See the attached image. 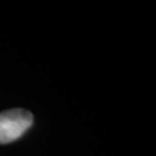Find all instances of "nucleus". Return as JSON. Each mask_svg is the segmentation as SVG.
Masks as SVG:
<instances>
[{"label": "nucleus", "instance_id": "1", "mask_svg": "<svg viewBox=\"0 0 156 156\" xmlns=\"http://www.w3.org/2000/svg\"><path fill=\"white\" fill-rule=\"evenodd\" d=\"M33 114L23 108H12L0 114V144L13 142L33 125Z\"/></svg>", "mask_w": 156, "mask_h": 156}]
</instances>
